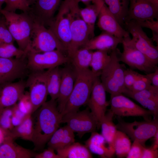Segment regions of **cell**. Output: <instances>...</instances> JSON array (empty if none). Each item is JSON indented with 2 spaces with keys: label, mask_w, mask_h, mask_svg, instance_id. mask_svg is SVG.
Listing matches in <instances>:
<instances>
[{
  "label": "cell",
  "mask_w": 158,
  "mask_h": 158,
  "mask_svg": "<svg viewBox=\"0 0 158 158\" xmlns=\"http://www.w3.org/2000/svg\"><path fill=\"white\" fill-rule=\"evenodd\" d=\"M35 112L33 118L32 142L37 150L43 149L62 123L63 116L59 111L56 100L51 99Z\"/></svg>",
  "instance_id": "6da1fadb"
},
{
  "label": "cell",
  "mask_w": 158,
  "mask_h": 158,
  "mask_svg": "<svg viewBox=\"0 0 158 158\" xmlns=\"http://www.w3.org/2000/svg\"><path fill=\"white\" fill-rule=\"evenodd\" d=\"M75 70L76 77L74 87L62 114V116L77 111L81 107L87 104L94 80L97 77L100 76L90 68Z\"/></svg>",
  "instance_id": "7a4b0ae2"
},
{
  "label": "cell",
  "mask_w": 158,
  "mask_h": 158,
  "mask_svg": "<svg viewBox=\"0 0 158 158\" xmlns=\"http://www.w3.org/2000/svg\"><path fill=\"white\" fill-rule=\"evenodd\" d=\"M6 25L19 48L27 53L30 47V36L33 20L28 13L18 14L15 12L0 11Z\"/></svg>",
  "instance_id": "3957f363"
},
{
  "label": "cell",
  "mask_w": 158,
  "mask_h": 158,
  "mask_svg": "<svg viewBox=\"0 0 158 158\" xmlns=\"http://www.w3.org/2000/svg\"><path fill=\"white\" fill-rule=\"evenodd\" d=\"M120 52L117 48L111 51V60L102 71L99 76L106 91L111 96L123 94L126 89L124 81L125 69L120 63Z\"/></svg>",
  "instance_id": "277c9868"
},
{
  "label": "cell",
  "mask_w": 158,
  "mask_h": 158,
  "mask_svg": "<svg viewBox=\"0 0 158 158\" xmlns=\"http://www.w3.org/2000/svg\"><path fill=\"white\" fill-rule=\"evenodd\" d=\"M30 50L37 52L55 50L67 52L65 48L50 29L34 20Z\"/></svg>",
  "instance_id": "5b68a950"
},
{
  "label": "cell",
  "mask_w": 158,
  "mask_h": 158,
  "mask_svg": "<svg viewBox=\"0 0 158 158\" xmlns=\"http://www.w3.org/2000/svg\"><path fill=\"white\" fill-rule=\"evenodd\" d=\"M117 117L118 122L116 125L117 129L125 133L133 141L138 140L144 146L146 142L152 138L158 130V118L130 123Z\"/></svg>",
  "instance_id": "8992f818"
},
{
  "label": "cell",
  "mask_w": 158,
  "mask_h": 158,
  "mask_svg": "<svg viewBox=\"0 0 158 158\" xmlns=\"http://www.w3.org/2000/svg\"><path fill=\"white\" fill-rule=\"evenodd\" d=\"M79 3L72 0L71 9V42L67 50L69 59L90 39L87 26L81 17Z\"/></svg>",
  "instance_id": "52a82bcc"
},
{
  "label": "cell",
  "mask_w": 158,
  "mask_h": 158,
  "mask_svg": "<svg viewBox=\"0 0 158 158\" xmlns=\"http://www.w3.org/2000/svg\"><path fill=\"white\" fill-rule=\"evenodd\" d=\"M122 44L123 50L122 53L120 52L119 54L120 61L131 68L137 69L146 74L153 72L157 67L135 47L130 35L123 38Z\"/></svg>",
  "instance_id": "ba28073f"
},
{
  "label": "cell",
  "mask_w": 158,
  "mask_h": 158,
  "mask_svg": "<svg viewBox=\"0 0 158 158\" xmlns=\"http://www.w3.org/2000/svg\"><path fill=\"white\" fill-rule=\"evenodd\" d=\"M72 0H64L60 4L56 15L49 26L67 50L71 40V9Z\"/></svg>",
  "instance_id": "9c48e42d"
},
{
  "label": "cell",
  "mask_w": 158,
  "mask_h": 158,
  "mask_svg": "<svg viewBox=\"0 0 158 158\" xmlns=\"http://www.w3.org/2000/svg\"><path fill=\"white\" fill-rule=\"evenodd\" d=\"M124 27L132 35L131 40L135 47L152 63L157 65L158 46L154 44L152 39L147 36L136 20H131L125 23Z\"/></svg>",
  "instance_id": "30bf717a"
},
{
  "label": "cell",
  "mask_w": 158,
  "mask_h": 158,
  "mask_svg": "<svg viewBox=\"0 0 158 158\" xmlns=\"http://www.w3.org/2000/svg\"><path fill=\"white\" fill-rule=\"evenodd\" d=\"M27 65L31 71L49 69L68 63V56L60 51L37 52L29 50L27 53Z\"/></svg>",
  "instance_id": "8fae6325"
},
{
  "label": "cell",
  "mask_w": 158,
  "mask_h": 158,
  "mask_svg": "<svg viewBox=\"0 0 158 158\" xmlns=\"http://www.w3.org/2000/svg\"><path fill=\"white\" fill-rule=\"evenodd\" d=\"M89 107L81 111L70 113L63 116L62 123H66L81 138L86 133L95 131L98 128L96 118Z\"/></svg>",
  "instance_id": "7c38bea8"
},
{
  "label": "cell",
  "mask_w": 158,
  "mask_h": 158,
  "mask_svg": "<svg viewBox=\"0 0 158 158\" xmlns=\"http://www.w3.org/2000/svg\"><path fill=\"white\" fill-rule=\"evenodd\" d=\"M109 102L110 110L118 116H141L147 121L152 120L153 117L150 111L139 106L123 94L111 96Z\"/></svg>",
  "instance_id": "4fadbf2b"
},
{
  "label": "cell",
  "mask_w": 158,
  "mask_h": 158,
  "mask_svg": "<svg viewBox=\"0 0 158 158\" xmlns=\"http://www.w3.org/2000/svg\"><path fill=\"white\" fill-rule=\"evenodd\" d=\"M26 86L29 88L28 93L33 113L46 101L48 95L46 71H32L28 75Z\"/></svg>",
  "instance_id": "5bb4252c"
},
{
  "label": "cell",
  "mask_w": 158,
  "mask_h": 158,
  "mask_svg": "<svg viewBox=\"0 0 158 158\" xmlns=\"http://www.w3.org/2000/svg\"><path fill=\"white\" fill-rule=\"evenodd\" d=\"M26 58L0 57V84L22 79L28 74L29 69Z\"/></svg>",
  "instance_id": "9a60e30c"
},
{
  "label": "cell",
  "mask_w": 158,
  "mask_h": 158,
  "mask_svg": "<svg viewBox=\"0 0 158 158\" xmlns=\"http://www.w3.org/2000/svg\"><path fill=\"white\" fill-rule=\"evenodd\" d=\"M106 92L101 82L99 76H97L94 82L90 96L87 104L97 121L98 128L100 127V122L109 105V102L106 100Z\"/></svg>",
  "instance_id": "2e32d148"
},
{
  "label": "cell",
  "mask_w": 158,
  "mask_h": 158,
  "mask_svg": "<svg viewBox=\"0 0 158 158\" xmlns=\"http://www.w3.org/2000/svg\"><path fill=\"white\" fill-rule=\"evenodd\" d=\"M61 0H36L28 13L34 20L49 26L54 18Z\"/></svg>",
  "instance_id": "e0dca14e"
},
{
  "label": "cell",
  "mask_w": 158,
  "mask_h": 158,
  "mask_svg": "<svg viewBox=\"0 0 158 158\" xmlns=\"http://www.w3.org/2000/svg\"><path fill=\"white\" fill-rule=\"evenodd\" d=\"M158 6L150 0H130L125 23L131 20L142 21L158 19Z\"/></svg>",
  "instance_id": "ac0fdd59"
},
{
  "label": "cell",
  "mask_w": 158,
  "mask_h": 158,
  "mask_svg": "<svg viewBox=\"0 0 158 158\" xmlns=\"http://www.w3.org/2000/svg\"><path fill=\"white\" fill-rule=\"evenodd\" d=\"M26 87V82L22 80L0 84V110L17 103Z\"/></svg>",
  "instance_id": "d6986e66"
},
{
  "label": "cell",
  "mask_w": 158,
  "mask_h": 158,
  "mask_svg": "<svg viewBox=\"0 0 158 158\" xmlns=\"http://www.w3.org/2000/svg\"><path fill=\"white\" fill-rule=\"evenodd\" d=\"M61 71V82L56 101L58 109L62 114L74 87L76 71L72 66H66Z\"/></svg>",
  "instance_id": "ffe728a7"
},
{
  "label": "cell",
  "mask_w": 158,
  "mask_h": 158,
  "mask_svg": "<svg viewBox=\"0 0 158 158\" xmlns=\"http://www.w3.org/2000/svg\"><path fill=\"white\" fill-rule=\"evenodd\" d=\"M98 17L97 25L103 31L121 39L129 35V33L119 24L105 3L100 10Z\"/></svg>",
  "instance_id": "44dd1931"
},
{
  "label": "cell",
  "mask_w": 158,
  "mask_h": 158,
  "mask_svg": "<svg viewBox=\"0 0 158 158\" xmlns=\"http://www.w3.org/2000/svg\"><path fill=\"white\" fill-rule=\"evenodd\" d=\"M124 94L136 100L146 108L153 115V118L157 119L158 116V89L152 85L148 89L133 92L127 88Z\"/></svg>",
  "instance_id": "7402d4cb"
},
{
  "label": "cell",
  "mask_w": 158,
  "mask_h": 158,
  "mask_svg": "<svg viewBox=\"0 0 158 158\" xmlns=\"http://www.w3.org/2000/svg\"><path fill=\"white\" fill-rule=\"evenodd\" d=\"M122 39L103 31L98 36L90 39L82 47L91 51L105 50L112 51L117 48L119 44L122 43Z\"/></svg>",
  "instance_id": "603a6c76"
},
{
  "label": "cell",
  "mask_w": 158,
  "mask_h": 158,
  "mask_svg": "<svg viewBox=\"0 0 158 158\" xmlns=\"http://www.w3.org/2000/svg\"><path fill=\"white\" fill-rule=\"evenodd\" d=\"M11 135L7 136L0 146V158H31L35 154L31 150L15 143Z\"/></svg>",
  "instance_id": "cb8c5ba5"
},
{
  "label": "cell",
  "mask_w": 158,
  "mask_h": 158,
  "mask_svg": "<svg viewBox=\"0 0 158 158\" xmlns=\"http://www.w3.org/2000/svg\"><path fill=\"white\" fill-rule=\"evenodd\" d=\"M85 143L91 152L102 158H111L115 154L114 149L109 145L102 135L95 131L91 133Z\"/></svg>",
  "instance_id": "d4e9b609"
},
{
  "label": "cell",
  "mask_w": 158,
  "mask_h": 158,
  "mask_svg": "<svg viewBox=\"0 0 158 158\" xmlns=\"http://www.w3.org/2000/svg\"><path fill=\"white\" fill-rule=\"evenodd\" d=\"M75 142L73 131L67 125L59 128L47 142L48 147L54 150L64 148Z\"/></svg>",
  "instance_id": "484cf974"
},
{
  "label": "cell",
  "mask_w": 158,
  "mask_h": 158,
  "mask_svg": "<svg viewBox=\"0 0 158 158\" xmlns=\"http://www.w3.org/2000/svg\"><path fill=\"white\" fill-rule=\"evenodd\" d=\"M104 3L103 0H95L94 3L80 9V15L87 26L90 39L95 36V23L100 10Z\"/></svg>",
  "instance_id": "4316f807"
},
{
  "label": "cell",
  "mask_w": 158,
  "mask_h": 158,
  "mask_svg": "<svg viewBox=\"0 0 158 158\" xmlns=\"http://www.w3.org/2000/svg\"><path fill=\"white\" fill-rule=\"evenodd\" d=\"M60 158H91V152L85 145L75 142L56 151Z\"/></svg>",
  "instance_id": "83f0119b"
},
{
  "label": "cell",
  "mask_w": 158,
  "mask_h": 158,
  "mask_svg": "<svg viewBox=\"0 0 158 158\" xmlns=\"http://www.w3.org/2000/svg\"><path fill=\"white\" fill-rule=\"evenodd\" d=\"M111 13L123 28L127 15L130 0H103Z\"/></svg>",
  "instance_id": "f1b7e54d"
},
{
  "label": "cell",
  "mask_w": 158,
  "mask_h": 158,
  "mask_svg": "<svg viewBox=\"0 0 158 158\" xmlns=\"http://www.w3.org/2000/svg\"><path fill=\"white\" fill-rule=\"evenodd\" d=\"M46 72L48 95L51 99L56 100L58 97L61 82V69L57 66L47 69Z\"/></svg>",
  "instance_id": "f546056e"
},
{
  "label": "cell",
  "mask_w": 158,
  "mask_h": 158,
  "mask_svg": "<svg viewBox=\"0 0 158 158\" xmlns=\"http://www.w3.org/2000/svg\"><path fill=\"white\" fill-rule=\"evenodd\" d=\"M32 114L28 115L21 124L13 128L11 135L14 139L20 138L24 140L32 141L34 125Z\"/></svg>",
  "instance_id": "4dcf8cb0"
},
{
  "label": "cell",
  "mask_w": 158,
  "mask_h": 158,
  "mask_svg": "<svg viewBox=\"0 0 158 158\" xmlns=\"http://www.w3.org/2000/svg\"><path fill=\"white\" fill-rule=\"evenodd\" d=\"M114 115L112 111L110 109L109 110L100 124L102 129L101 134L109 145L113 148V140L117 130L113 120Z\"/></svg>",
  "instance_id": "1f68e13d"
},
{
  "label": "cell",
  "mask_w": 158,
  "mask_h": 158,
  "mask_svg": "<svg viewBox=\"0 0 158 158\" xmlns=\"http://www.w3.org/2000/svg\"><path fill=\"white\" fill-rule=\"evenodd\" d=\"M93 51L84 47H81L69 58L72 66L75 70L89 68Z\"/></svg>",
  "instance_id": "d6a6232c"
},
{
  "label": "cell",
  "mask_w": 158,
  "mask_h": 158,
  "mask_svg": "<svg viewBox=\"0 0 158 158\" xmlns=\"http://www.w3.org/2000/svg\"><path fill=\"white\" fill-rule=\"evenodd\" d=\"M131 145L129 137L123 132L117 130L113 142L115 153L117 157H126Z\"/></svg>",
  "instance_id": "836d02e7"
},
{
  "label": "cell",
  "mask_w": 158,
  "mask_h": 158,
  "mask_svg": "<svg viewBox=\"0 0 158 158\" xmlns=\"http://www.w3.org/2000/svg\"><path fill=\"white\" fill-rule=\"evenodd\" d=\"M108 52L105 50L93 51L90 67L94 73L100 75L102 71L109 63L111 57Z\"/></svg>",
  "instance_id": "e575fe53"
},
{
  "label": "cell",
  "mask_w": 158,
  "mask_h": 158,
  "mask_svg": "<svg viewBox=\"0 0 158 158\" xmlns=\"http://www.w3.org/2000/svg\"><path fill=\"white\" fill-rule=\"evenodd\" d=\"M27 53L16 47L13 43L0 44V57L20 58L26 57Z\"/></svg>",
  "instance_id": "d590c367"
},
{
  "label": "cell",
  "mask_w": 158,
  "mask_h": 158,
  "mask_svg": "<svg viewBox=\"0 0 158 158\" xmlns=\"http://www.w3.org/2000/svg\"><path fill=\"white\" fill-rule=\"evenodd\" d=\"M13 106L0 110V126L4 130L11 134L14 128L12 123Z\"/></svg>",
  "instance_id": "8d00e7d4"
},
{
  "label": "cell",
  "mask_w": 158,
  "mask_h": 158,
  "mask_svg": "<svg viewBox=\"0 0 158 158\" xmlns=\"http://www.w3.org/2000/svg\"><path fill=\"white\" fill-rule=\"evenodd\" d=\"M6 5L3 10L9 12H15L19 10L24 13H29L31 9L27 0H6Z\"/></svg>",
  "instance_id": "74e56055"
},
{
  "label": "cell",
  "mask_w": 158,
  "mask_h": 158,
  "mask_svg": "<svg viewBox=\"0 0 158 158\" xmlns=\"http://www.w3.org/2000/svg\"><path fill=\"white\" fill-rule=\"evenodd\" d=\"M18 101L17 104L18 108L23 113L26 115L33 114V107L28 93H24Z\"/></svg>",
  "instance_id": "f35d334b"
},
{
  "label": "cell",
  "mask_w": 158,
  "mask_h": 158,
  "mask_svg": "<svg viewBox=\"0 0 158 158\" xmlns=\"http://www.w3.org/2000/svg\"><path fill=\"white\" fill-rule=\"evenodd\" d=\"M15 40L6 25L4 17L0 19V44L13 43Z\"/></svg>",
  "instance_id": "ab89813d"
},
{
  "label": "cell",
  "mask_w": 158,
  "mask_h": 158,
  "mask_svg": "<svg viewBox=\"0 0 158 158\" xmlns=\"http://www.w3.org/2000/svg\"><path fill=\"white\" fill-rule=\"evenodd\" d=\"M151 86L150 80L146 74H141L129 90L133 92H138L149 89Z\"/></svg>",
  "instance_id": "60d3db41"
},
{
  "label": "cell",
  "mask_w": 158,
  "mask_h": 158,
  "mask_svg": "<svg viewBox=\"0 0 158 158\" xmlns=\"http://www.w3.org/2000/svg\"><path fill=\"white\" fill-rule=\"evenodd\" d=\"M145 147L138 141H133L126 157L127 158H142Z\"/></svg>",
  "instance_id": "b9f144b4"
},
{
  "label": "cell",
  "mask_w": 158,
  "mask_h": 158,
  "mask_svg": "<svg viewBox=\"0 0 158 158\" xmlns=\"http://www.w3.org/2000/svg\"><path fill=\"white\" fill-rule=\"evenodd\" d=\"M141 74L131 69H125L124 81L126 88L130 89Z\"/></svg>",
  "instance_id": "7bdbcfd3"
},
{
  "label": "cell",
  "mask_w": 158,
  "mask_h": 158,
  "mask_svg": "<svg viewBox=\"0 0 158 158\" xmlns=\"http://www.w3.org/2000/svg\"><path fill=\"white\" fill-rule=\"evenodd\" d=\"M19 109L17 104L13 106V114L12 118V123L14 127L21 124L26 116Z\"/></svg>",
  "instance_id": "ee69618b"
},
{
  "label": "cell",
  "mask_w": 158,
  "mask_h": 158,
  "mask_svg": "<svg viewBox=\"0 0 158 158\" xmlns=\"http://www.w3.org/2000/svg\"><path fill=\"white\" fill-rule=\"evenodd\" d=\"M136 21L142 28H149L152 32L158 33V20H155L154 19H149L142 21Z\"/></svg>",
  "instance_id": "f6af8a7d"
},
{
  "label": "cell",
  "mask_w": 158,
  "mask_h": 158,
  "mask_svg": "<svg viewBox=\"0 0 158 158\" xmlns=\"http://www.w3.org/2000/svg\"><path fill=\"white\" fill-rule=\"evenodd\" d=\"M34 157L35 158H60L59 156L55 153L54 150L49 147L41 153L35 154Z\"/></svg>",
  "instance_id": "bcb514c9"
},
{
  "label": "cell",
  "mask_w": 158,
  "mask_h": 158,
  "mask_svg": "<svg viewBox=\"0 0 158 158\" xmlns=\"http://www.w3.org/2000/svg\"><path fill=\"white\" fill-rule=\"evenodd\" d=\"M158 157V149H156L151 146L149 147H145L142 158H157Z\"/></svg>",
  "instance_id": "7dc6e473"
},
{
  "label": "cell",
  "mask_w": 158,
  "mask_h": 158,
  "mask_svg": "<svg viewBox=\"0 0 158 158\" xmlns=\"http://www.w3.org/2000/svg\"><path fill=\"white\" fill-rule=\"evenodd\" d=\"M151 83V85L154 87L158 89V68L157 67L152 72L146 74Z\"/></svg>",
  "instance_id": "c3c4849f"
},
{
  "label": "cell",
  "mask_w": 158,
  "mask_h": 158,
  "mask_svg": "<svg viewBox=\"0 0 158 158\" xmlns=\"http://www.w3.org/2000/svg\"><path fill=\"white\" fill-rule=\"evenodd\" d=\"M9 135H11V134L4 130L0 126V146L6 137Z\"/></svg>",
  "instance_id": "681fc988"
},
{
  "label": "cell",
  "mask_w": 158,
  "mask_h": 158,
  "mask_svg": "<svg viewBox=\"0 0 158 158\" xmlns=\"http://www.w3.org/2000/svg\"><path fill=\"white\" fill-rule=\"evenodd\" d=\"M153 138V143L151 146L156 149H158V130L156 132Z\"/></svg>",
  "instance_id": "f907efd6"
},
{
  "label": "cell",
  "mask_w": 158,
  "mask_h": 158,
  "mask_svg": "<svg viewBox=\"0 0 158 158\" xmlns=\"http://www.w3.org/2000/svg\"><path fill=\"white\" fill-rule=\"evenodd\" d=\"M152 37L151 38L152 41L155 42L157 44H158V33L152 32Z\"/></svg>",
  "instance_id": "816d5d0a"
},
{
  "label": "cell",
  "mask_w": 158,
  "mask_h": 158,
  "mask_svg": "<svg viewBox=\"0 0 158 158\" xmlns=\"http://www.w3.org/2000/svg\"><path fill=\"white\" fill-rule=\"evenodd\" d=\"M36 0H27L30 6L32 5Z\"/></svg>",
  "instance_id": "f5cc1de1"
},
{
  "label": "cell",
  "mask_w": 158,
  "mask_h": 158,
  "mask_svg": "<svg viewBox=\"0 0 158 158\" xmlns=\"http://www.w3.org/2000/svg\"><path fill=\"white\" fill-rule=\"evenodd\" d=\"M6 0H0V11L2 9V6L3 4L5 2Z\"/></svg>",
  "instance_id": "db71d44e"
},
{
  "label": "cell",
  "mask_w": 158,
  "mask_h": 158,
  "mask_svg": "<svg viewBox=\"0 0 158 158\" xmlns=\"http://www.w3.org/2000/svg\"><path fill=\"white\" fill-rule=\"evenodd\" d=\"M154 4L158 6V0H150Z\"/></svg>",
  "instance_id": "11a10c76"
},
{
  "label": "cell",
  "mask_w": 158,
  "mask_h": 158,
  "mask_svg": "<svg viewBox=\"0 0 158 158\" xmlns=\"http://www.w3.org/2000/svg\"><path fill=\"white\" fill-rule=\"evenodd\" d=\"M75 1L77 2V3H79V0H74Z\"/></svg>",
  "instance_id": "9f6ffc18"
},
{
  "label": "cell",
  "mask_w": 158,
  "mask_h": 158,
  "mask_svg": "<svg viewBox=\"0 0 158 158\" xmlns=\"http://www.w3.org/2000/svg\"><path fill=\"white\" fill-rule=\"evenodd\" d=\"M1 18L0 17V19Z\"/></svg>",
  "instance_id": "6f0895ef"
}]
</instances>
